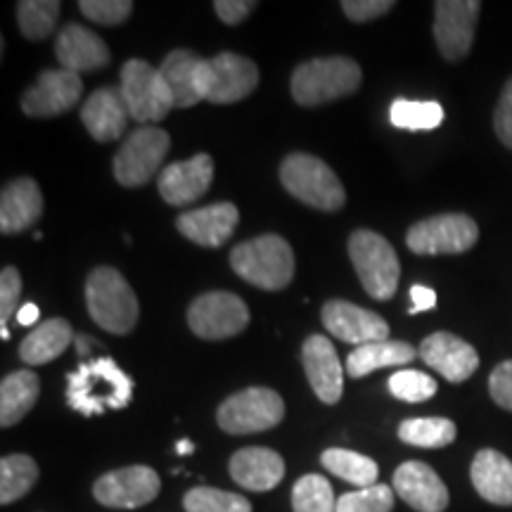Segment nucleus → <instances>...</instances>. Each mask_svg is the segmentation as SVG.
<instances>
[{
  "label": "nucleus",
  "mask_w": 512,
  "mask_h": 512,
  "mask_svg": "<svg viewBox=\"0 0 512 512\" xmlns=\"http://www.w3.org/2000/svg\"><path fill=\"white\" fill-rule=\"evenodd\" d=\"M230 266L249 285L266 292L285 290L294 278V252L280 235H259L230 252Z\"/></svg>",
  "instance_id": "f03ea898"
},
{
  "label": "nucleus",
  "mask_w": 512,
  "mask_h": 512,
  "mask_svg": "<svg viewBox=\"0 0 512 512\" xmlns=\"http://www.w3.org/2000/svg\"><path fill=\"white\" fill-rule=\"evenodd\" d=\"M489 392L498 406L512 411V361H503L489 377Z\"/></svg>",
  "instance_id": "79ce46f5"
},
{
  "label": "nucleus",
  "mask_w": 512,
  "mask_h": 512,
  "mask_svg": "<svg viewBox=\"0 0 512 512\" xmlns=\"http://www.w3.org/2000/svg\"><path fill=\"white\" fill-rule=\"evenodd\" d=\"M91 339L88 337H76V347H79V354L86 356L88 354V347H91Z\"/></svg>",
  "instance_id": "8fccbe9b"
},
{
  "label": "nucleus",
  "mask_w": 512,
  "mask_h": 512,
  "mask_svg": "<svg viewBox=\"0 0 512 512\" xmlns=\"http://www.w3.org/2000/svg\"><path fill=\"white\" fill-rule=\"evenodd\" d=\"M482 3L477 0H439L434 3V38L439 53L456 62L470 53Z\"/></svg>",
  "instance_id": "4468645a"
},
{
  "label": "nucleus",
  "mask_w": 512,
  "mask_h": 512,
  "mask_svg": "<svg viewBox=\"0 0 512 512\" xmlns=\"http://www.w3.org/2000/svg\"><path fill=\"white\" fill-rule=\"evenodd\" d=\"M159 489H162V482L152 467L131 465L102 475L93 484V496L105 508L136 510L155 501Z\"/></svg>",
  "instance_id": "ddd939ff"
},
{
  "label": "nucleus",
  "mask_w": 512,
  "mask_h": 512,
  "mask_svg": "<svg viewBox=\"0 0 512 512\" xmlns=\"http://www.w3.org/2000/svg\"><path fill=\"white\" fill-rule=\"evenodd\" d=\"M119 91L124 95L131 119L143 126L157 124L176 107L159 67H152L145 60H128L121 67Z\"/></svg>",
  "instance_id": "0eeeda50"
},
{
  "label": "nucleus",
  "mask_w": 512,
  "mask_h": 512,
  "mask_svg": "<svg viewBox=\"0 0 512 512\" xmlns=\"http://www.w3.org/2000/svg\"><path fill=\"white\" fill-rule=\"evenodd\" d=\"M240 223V211L233 202L209 204V207L183 211L176 219V228L183 238L200 247H221L233 238Z\"/></svg>",
  "instance_id": "6ab92c4d"
},
{
  "label": "nucleus",
  "mask_w": 512,
  "mask_h": 512,
  "mask_svg": "<svg viewBox=\"0 0 512 512\" xmlns=\"http://www.w3.org/2000/svg\"><path fill=\"white\" fill-rule=\"evenodd\" d=\"M418 354L427 366L453 384L470 380L479 368L477 349L467 344L465 339L451 335V332H434V335L422 339Z\"/></svg>",
  "instance_id": "a211bd4d"
},
{
  "label": "nucleus",
  "mask_w": 512,
  "mask_h": 512,
  "mask_svg": "<svg viewBox=\"0 0 512 512\" xmlns=\"http://www.w3.org/2000/svg\"><path fill=\"white\" fill-rule=\"evenodd\" d=\"M394 491L387 484H375L368 489L349 491L337 498V512H392Z\"/></svg>",
  "instance_id": "58836bf2"
},
{
  "label": "nucleus",
  "mask_w": 512,
  "mask_h": 512,
  "mask_svg": "<svg viewBox=\"0 0 512 512\" xmlns=\"http://www.w3.org/2000/svg\"><path fill=\"white\" fill-rule=\"evenodd\" d=\"M285 418V401L275 389L247 387L228 396L216 411L219 427L228 434H256L280 425Z\"/></svg>",
  "instance_id": "6e6552de"
},
{
  "label": "nucleus",
  "mask_w": 512,
  "mask_h": 512,
  "mask_svg": "<svg viewBox=\"0 0 512 512\" xmlns=\"http://www.w3.org/2000/svg\"><path fill=\"white\" fill-rule=\"evenodd\" d=\"M472 484L484 501L512 505V460L494 448H482L470 467Z\"/></svg>",
  "instance_id": "bb28decb"
},
{
  "label": "nucleus",
  "mask_w": 512,
  "mask_h": 512,
  "mask_svg": "<svg viewBox=\"0 0 512 512\" xmlns=\"http://www.w3.org/2000/svg\"><path fill=\"white\" fill-rule=\"evenodd\" d=\"M254 8H256L254 0H216L214 3L216 15H219L223 24H230V27L245 22V19L252 15Z\"/></svg>",
  "instance_id": "a18cd8bd"
},
{
  "label": "nucleus",
  "mask_w": 512,
  "mask_h": 512,
  "mask_svg": "<svg viewBox=\"0 0 512 512\" xmlns=\"http://www.w3.org/2000/svg\"><path fill=\"white\" fill-rule=\"evenodd\" d=\"M361 67L351 57H318L302 62L292 74V98L302 107L347 98L361 88Z\"/></svg>",
  "instance_id": "20e7f679"
},
{
  "label": "nucleus",
  "mask_w": 512,
  "mask_h": 512,
  "mask_svg": "<svg viewBox=\"0 0 512 512\" xmlns=\"http://www.w3.org/2000/svg\"><path fill=\"white\" fill-rule=\"evenodd\" d=\"M19 294H22V275L15 266H5L0 273V337L10 339L8 320L17 316Z\"/></svg>",
  "instance_id": "ea45409f"
},
{
  "label": "nucleus",
  "mask_w": 512,
  "mask_h": 512,
  "mask_svg": "<svg viewBox=\"0 0 512 512\" xmlns=\"http://www.w3.org/2000/svg\"><path fill=\"white\" fill-rule=\"evenodd\" d=\"M280 183L294 200L320 211H337L347 202V192L335 171L323 159L294 152L280 164Z\"/></svg>",
  "instance_id": "39448f33"
},
{
  "label": "nucleus",
  "mask_w": 512,
  "mask_h": 512,
  "mask_svg": "<svg viewBox=\"0 0 512 512\" xmlns=\"http://www.w3.org/2000/svg\"><path fill=\"white\" fill-rule=\"evenodd\" d=\"M60 0H19L17 3V24L24 38L29 41H43L53 34L60 19Z\"/></svg>",
  "instance_id": "72a5a7b5"
},
{
  "label": "nucleus",
  "mask_w": 512,
  "mask_h": 512,
  "mask_svg": "<svg viewBox=\"0 0 512 512\" xmlns=\"http://www.w3.org/2000/svg\"><path fill=\"white\" fill-rule=\"evenodd\" d=\"M171 138L159 126H140L124 140L114 157V178L124 188H143L162 166Z\"/></svg>",
  "instance_id": "1a4fd4ad"
},
{
  "label": "nucleus",
  "mask_w": 512,
  "mask_h": 512,
  "mask_svg": "<svg viewBox=\"0 0 512 512\" xmlns=\"http://www.w3.org/2000/svg\"><path fill=\"white\" fill-rule=\"evenodd\" d=\"M43 214V195L34 178H17L0 195V230L3 235L22 233Z\"/></svg>",
  "instance_id": "a878e982"
},
{
  "label": "nucleus",
  "mask_w": 512,
  "mask_h": 512,
  "mask_svg": "<svg viewBox=\"0 0 512 512\" xmlns=\"http://www.w3.org/2000/svg\"><path fill=\"white\" fill-rule=\"evenodd\" d=\"M72 339L74 332L67 320L50 318L24 337V342L19 344V358L27 366H46V363L55 361L57 356H62L67 351Z\"/></svg>",
  "instance_id": "cd10ccee"
},
{
  "label": "nucleus",
  "mask_w": 512,
  "mask_h": 512,
  "mask_svg": "<svg viewBox=\"0 0 512 512\" xmlns=\"http://www.w3.org/2000/svg\"><path fill=\"white\" fill-rule=\"evenodd\" d=\"M456 422L446 418H411L399 425V439L418 448H444L456 441Z\"/></svg>",
  "instance_id": "473e14b6"
},
{
  "label": "nucleus",
  "mask_w": 512,
  "mask_h": 512,
  "mask_svg": "<svg viewBox=\"0 0 512 512\" xmlns=\"http://www.w3.org/2000/svg\"><path fill=\"white\" fill-rule=\"evenodd\" d=\"M38 479V465L24 453H12L0 460V503L10 505L27 496Z\"/></svg>",
  "instance_id": "2f4dec72"
},
{
  "label": "nucleus",
  "mask_w": 512,
  "mask_h": 512,
  "mask_svg": "<svg viewBox=\"0 0 512 512\" xmlns=\"http://www.w3.org/2000/svg\"><path fill=\"white\" fill-rule=\"evenodd\" d=\"M302 366L311 389L323 403H337L344 392V370L332 342L323 335H311L302 347Z\"/></svg>",
  "instance_id": "aec40b11"
},
{
  "label": "nucleus",
  "mask_w": 512,
  "mask_h": 512,
  "mask_svg": "<svg viewBox=\"0 0 512 512\" xmlns=\"http://www.w3.org/2000/svg\"><path fill=\"white\" fill-rule=\"evenodd\" d=\"M128 107L124 102L119 88L105 86L100 91H95L91 98L81 105V121L86 126V131L91 133L93 140L98 143H114L124 136Z\"/></svg>",
  "instance_id": "5701e85b"
},
{
  "label": "nucleus",
  "mask_w": 512,
  "mask_h": 512,
  "mask_svg": "<svg viewBox=\"0 0 512 512\" xmlns=\"http://www.w3.org/2000/svg\"><path fill=\"white\" fill-rule=\"evenodd\" d=\"M214 181V159L209 155H195L185 162H174L164 166L159 176V195L171 207H185L200 200Z\"/></svg>",
  "instance_id": "f3484780"
},
{
  "label": "nucleus",
  "mask_w": 512,
  "mask_h": 512,
  "mask_svg": "<svg viewBox=\"0 0 512 512\" xmlns=\"http://www.w3.org/2000/svg\"><path fill=\"white\" fill-rule=\"evenodd\" d=\"M389 121L396 128L406 131H432L444 121V110L439 102H415V100H394L389 110Z\"/></svg>",
  "instance_id": "f704fd0d"
},
{
  "label": "nucleus",
  "mask_w": 512,
  "mask_h": 512,
  "mask_svg": "<svg viewBox=\"0 0 512 512\" xmlns=\"http://www.w3.org/2000/svg\"><path fill=\"white\" fill-rule=\"evenodd\" d=\"M86 306L93 323L112 335H128L138 323L140 304L136 292L112 266H98L88 275Z\"/></svg>",
  "instance_id": "7ed1b4c3"
},
{
  "label": "nucleus",
  "mask_w": 512,
  "mask_h": 512,
  "mask_svg": "<svg viewBox=\"0 0 512 512\" xmlns=\"http://www.w3.org/2000/svg\"><path fill=\"white\" fill-rule=\"evenodd\" d=\"M176 451L181 453V456H190V453L195 451V446H192L190 439H183V441H178V444H176Z\"/></svg>",
  "instance_id": "09e8293b"
},
{
  "label": "nucleus",
  "mask_w": 512,
  "mask_h": 512,
  "mask_svg": "<svg viewBox=\"0 0 512 512\" xmlns=\"http://www.w3.org/2000/svg\"><path fill=\"white\" fill-rule=\"evenodd\" d=\"M185 512H252V503L245 496L230 491L195 486L183 498Z\"/></svg>",
  "instance_id": "e433bc0d"
},
{
  "label": "nucleus",
  "mask_w": 512,
  "mask_h": 512,
  "mask_svg": "<svg viewBox=\"0 0 512 512\" xmlns=\"http://www.w3.org/2000/svg\"><path fill=\"white\" fill-rule=\"evenodd\" d=\"M392 8V0H344L342 3L344 15H347L351 22H370V19L387 15Z\"/></svg>",
  "instance_id": "37998d69"
},
{
  "label": "nucleus",
  "mask_w": 512,
  "mask_h": 512,
  "mask_svg": "<svg viewBox=\"0 0 512 512\" xmlns=\"http://www.w3.org/2000/svg\"><path fill=\"white\" fill-rule=\"evenodd\" d=\"M162 72L166 86L171 88V95H174L176 107L181 110H188V107L200 105L204 100V60L197 57L190 50L178 48L171 50L169 55L164 57Z\"/></svg>",
  "instance_id": "393cba45"
},
{
  "label": "nucleus",
  "mask_w": 512,
  "mask_h": 512,
  "mask_svg": "<svg viewBox=\"0 0 512 512\" xmlns=\"http://www.w3.org/2000/svg\"><path fill=\"white\" fill-rule=\"evenodd\" d=\"M188 325L202 339H230L249 325V309L238 294L223 290L207 292L190 304Z\"/></svg>",
  "instance_id": "9b49d317"
},
{
  "label": "nucleus",
  "mask_w": 512,
  "mask_h": 512,
  "mask_svg": "<svg viewBox=\"0 0 512 512\" xmlns=\"http://www.w3.org/2000/svg\"><path fill=\"white\" fill-rule=\"evenodd\" d=\"M494 126H496V136L501 138V143L512 150V79L505 83L501 98H498Z\"/></svg>",
  "instance_id": "c03bdc74"
},
{
  "label": "nucleus",
  "mask_w": 512,
  "mask_h": 512,
  "mask_svg": "<svg viewBox=\"0 0 512 512\" xmlns=\"http://www.w3.org/2000/svg\"><path fill=\"white\" fill-rule=\"evenodd\" d=\"M294 512H337L332 484L323 475H304L292 489Z\"/></svg>",
  "instance_id": "c9c22d12"
},
{
  "label": "nucleus",
  "mask_w": 512,
  "mask_h": 512,
  "mask_svg": "<svg viewBox=\"0 0 512 512\" xmlns=\"http://www.w3.org/2000/svg\"><path fill=\"white\" fill-rule=\"evenodd\" d=\"M418 354L408 342H396V339H384V342H370L363 347L349 351L347 373L351 377H366L382 368L408 366Z\"/></svg>",
  "instance_id": "c85d7f7f"
},
{
  "label": "nucleus",
  "mask_w": 512,
  "mask_h": 512,
  "mask_svg": "<svg viewBox=\"0 0 512 512\" xmlns=\"http://www.w3.org/2000/svg\"><path fill=\"white\" fill-rule=\"evenodd\" d=\"M79 10L95 24L117 27L131 17L133 3L131 0H81Z\"/></svg>",
  "instance_id": "a19ab883"
},
{
  "label": "nucleus",
  "mask_w": 512,
  "mask_h": 512,
  "mask_svg": "<svg viewBox=\"0 0 512 512\" xmlns=\"http://www.w3.org/2000/svg\"><path fill=\"white\" fill-rule=\"evenodd\" d=\"M38 320V306L36 304H24V306H19V311H17V323L19 325H34Z\"/></svg>",
  "instance_id": "de8ad7c7"
},
{
  "label": "nucleus",
  "mask_w": 512,
  "mask_h": 512,
  "mask_svg": "<svg viewBox=\"0 0 512 512\" xmlns=\"http://www.w3.org/2000/svg\"><path fill=\"white\" fill-rule=\"evenodd\" d=\"M230 477L247 491H271L283 482L285 460L273 448H242L230 458Z\"/></svg>",
  "instance_id": "b1692460"
},
{
  "label": "nucleus",
  "mask_w": 512,
  "mask_h": 512,
  "mask_svg": "<svg viewBox=\"0 0 512 512\" xmlns=\"http://www.w3.org/2000/svg\"><path fill=\"white\" fill-rule=\"evenodd\" d=\"M259 86V69L245 55L219 53L204 60V100L211 105H233Z\"/></svg>",
  "instance_id": "f8f14e48"
},
{
  "label": "nucleus",
  "mask_w": 512,
  "mask_h": 512,
  "mask_svg": "<svg viewBox=\"0 0 512 512\" xmlns=\"http://www.w3.org/2000/svg\"><path fill=\"white\" fill-rule=\"evenodd\" d=\"M41 394V380L34 370H17L0 382V427L17 425L36 406Z\"/></svg>",
  "instance_id": "c756f323"
},
{
  "label": "nucleus",
  "mask_w": 512,
  "mask_h": 512,
  "mask_svg": "<svg viewBox=\"0 0 512 512\" xmlns=\"http://www.w3.org/2000/svg\"><path fill=\"white\" fill-rule=\"evenodd\" d=\"M320 320H323L325 330L342 342L356 344V347L389 339V325L380 313L361 309L344 299H330L320 311Z\"/></svg>",
  "instance_id": "dca6fc26"
},
{
  "label": "nucleus",
  "mask_w": 512,
  "mask_h": 512,
  "mask_svg": "<svg viewBox=\"0 0 512 512\" xmlns=\"http://www.w3.org/2000/svg\"><path fill=\"white\" fill-rule=\"evenodd\" d=\"M320 465L328 472H332V475L344 479V482L361 486V489L375 486L377 475H380L373 458L363 456V453L349 451V448H328V451H323V456H320Z\"/></svg>",
  "instance_id": "7c9ffc66"
},
{
  "label": "nucleus",
  "mask_w": 512,
  "mask_h": 512,
  "mask_svg": "<svg viewBox=\"0 0 512 512\" xmlns=\"http://www.w3.org/2000/svg\"><path fill=\"white\" fill-rule=\"evenodd\" d=\"M131 396L133 380L107 356L81 363L67 377V403L86 418L105 411H121L131 403Z\"/></svg>",
  "instance_id": "f257e3e1"
},
{
  "label": "nucleus",
  "mask_w": 512,
  "mask_h": 512,
  "mask_svg": "<svg viewBox=\"0 0 512 512\" xmlns=\"http://www.w3.org/2000/svg\"><path fill=\"white\" fill-rule=\"evenodd\" d=\"M55 55L62 69L74 74L98 72L112 60L107 43L81 24H67L60 29L55 38Z\"/></svg>",
  "instance_id": "4be33fe9"
},
{
  "label": "nucleus",
  "mask_w": 512,
  "mask_h": 512,
  "mask_svg": "<svg viewBox=\"0 0 512 512\" xmlns=\"http://www.w3.org/2000/svg\"><path fill=\"white\" fill-rule=\"evenodd\" d=\"M83 81L67 69H46L38 74L34 86L22 95V112L27 117L48 119L69 112L81 100Z\"/></svg>",
  "instance_id": "2eb2a0df"
},
{
  "label": "nucleus",
  "mask_w": 512,
  "mask_h": 512,
  "mask_svg": "<svg viewBox=\"0 0 512 512\" xmlns=\"http://www.w3.org/2000/svg\"><path fill=\"white\" fill-rule=\"evenodd\" d=\"M387 387L394 399L406 401V403L430 401L439 389L437 382H434V377H430L427 373H420V370H396V373L389 377Z\"/></svg>",
  "instance_id": "4c0bfd02"
},
{
  "label": "nucleus",
  "mask_w": 512,
  "mask_h": 512,
  "mask_svg": "<svg viewBox=\"0 0 512 512\" xmlns=\"http://www.w3.org/2000/svg\"><path fill=\"white\" fill-rule=\"evenodd\" d=\"M394 491L418 512H444L448 508V489L427 463L408 460L396 467Z\"/></svg>",
  "instance_id": "412c9836"
},
{
  "label": "nucleus",
  "mask_w": 512,
  "mask_h": 512,
  "mask_svg": "<svg viewBox=\"0 0 512 512\" xmlns=\"http://www.w3.org/2000/svg\"><path fill=\"white\" fill-rule=\"evenodd\" d=\"M479 240V226L467 214H439L408 230L406 245L420 256L463 254Z\"/></svg>",
  "instance_id": "9d476101"
},
{
  "label": "nucleus",
  "mask_w": 512,
  "mask_h": 512,
  "mask_svg": "<svg viewBox=\"0 0 512 512\" xmlns=\"http://www.w3.org/2000/svg\"><path fill=\"white\" fill-rule=\"evenodd\" d=\"M411 299H413V306H411V316L415 313H422V311H430L437 306V292L432 290V287H425V285H413L411 287Z\"/></svg>",
  "instance_id": "49530a36"
},
{
  "label": "nucleus",
  "mask_w": 512,
  "mask_h": 512,
  "mask_svg": "<svg viewBox=\"0 0 512 512\" xmlns=\"http://www.w3.org/2000/svg\"><path fill=\"white\" fill-rule=\"evenodd\" d=\"M349 256L368 297L377 302L394 297L401 278V264L387 238L373 230H356L349 238Z\"/></svg>",
  "instance_id": "423d86ee"
}]
</instances>
